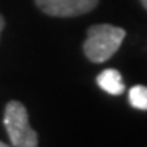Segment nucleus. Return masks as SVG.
I'll return each mask as SVG.
<instances>
[{"label":"nucleus","mask_w":147,"mask_h":147,"mask_svg":"<svg viewBox=\"0 0 147 147\" xmlns=\"http://www.w3.org/2000/svg\"><path fill=\"white\" fill-rule=\"evenodd\" d=\"M126 31L115 25H93L87 30V39L84 41V53L88 61L95 64L106 62L121 47Z\"/></svg>","instance_id":"1"},{"label":"nucleus","mask_w":147,"mask_h":147,"mask_svg":"<svg viewBox=\"0 0 147 147\" xmlns=\"http://www.w3.org/2000/svg\"><path fill=\"white\" fill-rule=\"evenodd\" d=\"M3 124L13 147H38V134L28 119V111L20 101H8L3 113Z\"/></svg>","instance_id":"2"},{"label":"nucleus","mask_w":147,"mask_h":147,"mask_svg":"<svg viewBox=\"0 0 147 147\" xmlns=\"http://www.w3.org/2000/svg\"><path fill=\"white\" fill-rule=\"evenodd\" d=\"M100 0H34L42 13L56 18H74L90 13Z\"/></svg>","instance_id":"3"},{"label":"nucleus","mask_w":147,"mask_h":147,"mask_svg":"<svg viewBox=\"0 0 147 147\" xmlns=\"http://www.w3.org/2000/svg\"><path fill=\"white\" fill-rule=\"evenodd\" d=\"M96 84L103 92L110 95H121L124 92V82L121 74L116 69H105L98 74L96 77Z\"/></svg>","instance_id":"4"},{"label":"nucleus","mask_w":147,"mask_h":147,"mask_svg":"<svg viewBox=\"0 0 147 147\" xmlns=\"http://www.w3.org/2000/svg\"><path fill=\"white\" fill-rule=\"evenodd\" d=\"M129 103L136 110L147 111V87L146 85H134L129 90Z\"/></svg>","instance_id":"5"},{"label":"nucleus","mask_w":147,"mask_h":147,"mask_svg":"<svg viewBox=\"0 0 147 147\" xmlns=\"http://www.w3.org/2000/svg\"><path fill=\"white\" fill-rule=\"evenodd\" d=\"M3 26H5V20H3V16H2V13H0V34H2V31H3Z\"/></svg>","instance_id":"6"},{"label":"nucleus","mask_w":147,"mask_h":147,"mask_svg":"<svg viewBox=\"0 0 147 147\" xmlns=\"http://www.w3.org/2000/svg\"><path fill=\"white\" fill-rule=\"evenodd\" d=\"M141 3H142V7L147 10V0H141Z\"/></svg>","instance_id":"7"},{"label":"nucleus","mask_w":147,"mask_h":147,"mask_svg":"<svg viewBox=\"0 0 147 147\" xmlns=\"http://www.w3.org/2000/svg\"><path fill=\"white\" fill-rule=\"evenodd\" d=\"M0 147H10V146H8V144H5V142L0 141Z\"/></svg>","instance_id":"8"}]
</instances>
